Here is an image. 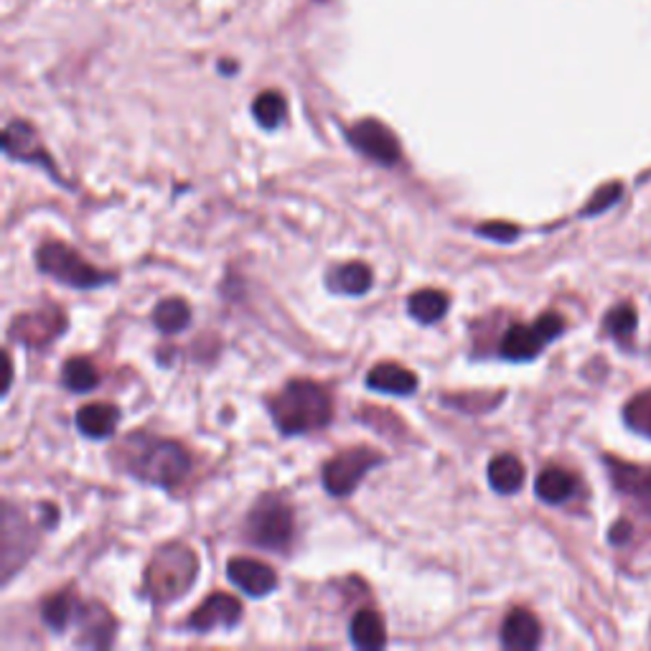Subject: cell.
Here are the masks:
<instances>
[{"label":"cell","instance_id":"1","mask_svg":"<svg viewBox=\"0 0 651 651\" xmlns=\"http://www.w3.org/2000/svg\"><path fill=\"white\" fill-rule=\"evenodd\" d=\"M270 416L283 435H303L323 431L334 418V403L329 390L310 380L288 382L276 397H270Z\"/></svg>","mask_w":651,"mask_h":651},{"label":"cell","instance_id":"2","mask_svg":"<svg viewBox=\"0 0 651 651\" xmlns=\"http://www.w3.org/2000/svg\"><path fill=\"white\" fill-rule=\"evenodd\" d=\"M199 575V560L191 547L171 542L155 550L145 570V593L155 603H171L187 596Z\"/></svg>","mask_w":651,"mask_h":651},{"label":"cell","instance_id":"3","mask_svg":"<svg viewBox=\"0 0 651 651\" xmlns=\"http://www.w3.org/2000/svg\"><path fill=\"white\" fill-rule=\"evenodd\" d=\"M132 473L143 478L145 484L174 488L179 486L191 469V458L187 448L174 441H148L136 450V458L130 461Z\"/></svg>","mask_w":651,"mask_h":651},{"label":"cell","instance_id":"4","mask_svg":"<svg viewBox=\"0 0 651 651\" xmlns=\"http://www.w3.org/2000/svg\"><path fill=\"white\" fill-rule=\"evenodd\" d=\"M295 520L293 509L280 494H268L253 507L247 516V537L257 547L270 552H288L293 542Z\"/></svg>","mask_w":651,"mask_h":651},{"label":"cell","instance_id":"5","mask_svg":"<svg viewBox=\"0 0 651 651\" xmlns=\"http://www.w3.org/2000/svg\"><path fill=\"white\" fill-rule=\"evenodd\" d=\"M36 265H39L43 276L54 278L69 288H81V291H90V288H100L115 280V276H107V272L92 268L85 257L74 253L69 244L64 242H49L39 247Z\"/></svg>","mask_w":651,"mask_h":651},{"label":"cell","instance_id":"6","mask_svg":"<svg viewBox=\"0 0 651 651\" xmlns=\"http://www.w3.org/2000/svg\"><path fill=\"white\" fill-rule=\"evenodd\" d=\"M562 331H565V318L558 314L539 316L537 321L529 326L514 323L505 334V339H501L499 354L509 361H529L535 359L547 344L554 342Z\"/></svg>","mask_w":651,"mask_h":651},{"label":"cell","instance_id":"7","mask_svg":"<svg viewBox=\"0 0 651 651\" xmlns=\"http://www.w3.org/2000/svg\"><path fill=\"white\" fill-rule=\"evenodd\" d=\"M380 463H384V456L372 448L357 446L352 450H344V454L334 456L323 465V488L331 497H349L354 488L359 486V481Z\"/></svg>","mask_w":651,"mask_h":651},{"label":"cell","instance_id":"8","mask_svg":"<svg viewBox=\"0 0 651 651\" xmlns=\"http://www.w3.org/2000/svg\"><path fill=\"white\" fill-rule=\"evenodd\" d=\"M349 140L361 155L376 161L380 166H395V163L403 158V151H399V140L395 132H392L387 125H382L380 120H372V117L354 125L349 130Z\"/></svg>","mask_w":651,"mask_h":651},{"label":"cell","instance_id":"9","mask_svg":"<svg viewBox=\"0 0 651 651\" xmlns=\"http://www.w3.org/2000/svg\"><path fill=\"white\" fill-rule=\"evenodd\" d=\"M242 621V603L229 593H212L191 613L187 626L196 634H212L214 628H234Z\"/></svg>","mask_w":651,"mask_h":651},{"label":"cell","instance_id":"10","mask_svg":"<svg viewBox=\"0 0 651 651\" xmlns=\"http://www.w3.org/2000/svg\"><path fill=\"white\" fill-rule=\"evenodd\" d=\"M62 331H64V316L59 314L56 308L34 310V314L18 316L16 321L11 323V339H13V342L31 346V349H36V346L49 344L51 339L62 334Z\"/></svg>","mask_w":651,"mask_h":651},{"label":"cell","instance_id":"11","mask_svg":"<svg viewBox=\"0 0 651 651\" xmlns=\"http://www.w3.org/2000/svg\"><path fill=\"white\" fill-rule=\"evenodd\" d=\"M227 578L247 596L263 598L278 588V575L270 565L253 558H232L227 562Z\"/></svg>","mask_w":651,"mask_h":651},{"label":"cell","instance_id":"12","mask_svg":"<svg viewBox=\"0 0 651 651\" xmlns=\"http://www.w3.org/2000/svg\"><path fill=\"white\" fill-rule=\"evenodd\" d=\"M3 148L11 158L39 163V166H47L49 171H54L51 158L47 155V151H43V145L39 143V136H36V130L24 120H13L9 128H5Z\"/></svg>","mask_w":651,"mask_h":651},{"label":"cell","instance_id":"13","mask_svg":"<svg viewBox=\"0 0 651 651\" xmlns=\"http://www.w3.org/2000/svg\"><path fill=\"white\" fill-rule=\"evenodd\" d=\"M539 639H542V626H539L535 613H529L527 609L509 611L505 624H501V647L529 651L537 647Z\"/></svg>","mask_w":651,"mask_h":651},{"label":"cell","instance_id":"14","mask_svg":"<svg viewBox=\"0 0 651 651\" xmlns=\"http://www.w3.org/2000/svg\"><path fill=\"white\" fill-rule=\"evenodd\" d=\"M13 522H16L13 509L5 507V512H3V575H5V580L16 573V567L26 560V554L31 552V547H34L31 539L26 542V535H31V527H28L21 516H18V524H13Z\"/></svg>","mask_w":651,"mask_h":651},{"label":"cell","instance_id":"15","mask_svg":"<svg viewBox=\"0 0 651 651\" xmlns=\"http://www.w3.org/2000/svg\"><path fill=\"white\" fill-rule=\"evenodd\" d=\"M367 387L397 397L416 395L418 374L410 372V369L403 365H397V361H382V365H376L372 372L367 374Z\"/></svg>","mask_w":651,"mask_h":651},{"label":"cell","instance_id":"16","mask_svg":"<svg viewBox=\"0 0 651 651\" xmlns=\"http://www.w3.org/2000/svg\"><path fill=\"white\" fill-rule=\"evenodd\" d=\"M79 643L81 647H110L115 636V621L110 616L105 605L100 603H81L79 611Z\"/></svg>","mask_w":651,"mask_h":651},{"label":"cell","instance_id":"17","mask_svg":"<svg viewBox=\"0 0 651 651\" xmlns=\"http://www.w3.org/2000/svg\"><path fill=\"white\" fill-rule=\"evenodd\" d=\"M77 431L92 441L110 438L120 423V410L110 403H90L81 405L77 412Z\"/></svg>","mask_w":651,"mask_h":651},{"label":"cell","instance_id":"18","mask_svg":"<svg viewBox=\"0 0 651 651\" xmlns=\"http://www.w3.org/2000/svg\"><path fill=\"white\" fill-rule=\"evenodd\" d=\"M326 285L339 295H365L372 288V270L365 263H342L326 276Z\"/></svg>","mask_w":651,"mask_h":651},{"label":"cell","instance_id":"19","mask_svg":"<svg viewBox=\"0 0 651 651\" xmlns=\"http://www.w3.org/2000/svg\"><path fill=\"white\" fill-rule=\"evenodd\" d=\"M486 476L497 494H516L524 484V465L516 456L501 454L488 463Z\"/></svg>","mask_w":651,"mask_h":651},{"label":"cell","instance_id":"20","mask_svg":"<svg viewBox=\"0 0 651 651\" xmlns=\"http://www.w3.org/2000/svg\"><path fill=\"white\" fill-rule=\"evenodd\" d=\"M535 492L545 505H562V501H567L575 494V476L565 469L550 465V469H545L537 476Z\"/></svg>","mask_w":651,"mask_h":651},{"label":"cell","instance_id":"21","mask_svg":"<svg viewBox=\"0 0 651 651\" xmlns=\"http://www.w3.org/2000/svg\"><path fill=\"white\" fill-rule=\"evenodd\" d=\"M81 603L77 601V596L69 593V590H62V593L49 596L41 605V618L51 631H66L74 618H79Z\"/></svg>","mask_w":651,"mask_h":651},{"label":"cell","instance_id":"22","mask_svg":"<svg viewBox=\"0 0 651 651\" xmlns=\"http://www.w3.org/2000/svg\"><path fill=\"white\" fill-rule=\"evenodd\" d=\"M352 641L359 649H382L384 641H387V631H384V621L380 613L372 609H361L352 618Z\"/></svg>","mask_w":651,"mask_h":651},{"label":"cell","instance_id":"23","mask_svg":"<svg viewBox=\"0 0 651 651\" xmlns=\"http://www.w3.org/2000/svg\"><path fill=\"white\" fill-rule=\"evenodd\" d=\"M407 310H410V316L416 318L418 323H438L448 310V298L446 293L427 288V291H418L407 298Z\"/></svg>","mask_w":651,"mask_h":651},{"label":"cell","instance_id":"24","mask_svg":"<svg viewBox=\"0 0 651 651\" xmlns=\"http://www.w3.org/2000/svg\"><path fill=\"white\" fill-rule=\"evenodd\" d=\"M191 321V308L187 301L181 298H166L161 301L153 310V323L161 334H179Z\"/></svg>","mask_w":651,"mask_h":651},{"label":"cell","instance_id":"25","mask_svg":"<svg viewBox=\"0 0 651 651\" xmlns=\"http://www.w3.org/2000/svg\"><path fill=\"white\" fill-rule=\"evenodd\" d=\"M253 115L260 128L265 130H276L283 125L285 115H288V102L280 92L268 90L263 94H257V100L253 102Z\"/></svg>","mask_w":651,"mask_h":651},{"label":"cell","instance_id":"26","mask_svg":"<svg viewBox=\"0 0 651 651\" xmlns=\"http://www.w3.org/2000/svg\"><path fill=\"white\" fill-rule=\"evenodd\" d=\"M62 380L66 384V390H72V392H90V390L98 387L100 374H98V369H94V365H92L90 359L74 357V359H69L64 365Z\"/></svg>","mask_w":651,"mask_h":651},{"label":"cell","instance_id":"27","mask_svg":"<svg viewBox=\"0 0 651 651\" xmlns=\"http://www.w3.org/2000/svg\"><path fill=\"white\" fill-rule=\"evenodd\" d=\"M609 463H611V476L616 481L621 492L641 494L647 492V488H651V471L641 473V471H634V465L616 463V461H609Z\"/></svg>","mask_w":651,"mask_h":651},{"label":"cell","instance_id":"28","mask_svg":"<svg viewBox=\"0 0 651 651\" xmlns=\"http://www.w3.org/2000/svg\"><path fill=\"white\" fill-rule=\"evenodd\" d=\"M605 331L616 339H628L636 331V310L631 306H616L605 316Z\"/></svg>","mask_w":651,"mask_h":651},{"label":"cell","instance_id":"29","mask_svg":"<svg viewBox=\"0 0 651 651\" xmlns=\"http://www.w3.org/2000/svg\"><path fill=\"white\" fill-rule=\"evenodd\" d=\"M626 420L631 425L639 427V431L651 435V395H643L636 399L634 405H628Z\"/></svg>","mask_w":651,"mask_h":651},{"label":"cell","instance_id":"30","mask_svg":"<svg viewBox=\"0 0 651 651\" xmlns=\"http://www.w3.org/2000/svg\"><path fill=\"white\" fill-rule=\"evenodd\" d=\"M476 234L488 237V240H494V242L509 244L520 237V229H516L514 225H507V221H488V225L476 227Z\"/></svg>","mask_w":651,"mask_h":651},{"label":"cell","instance_id":"31","mask_svg":"<svg viewBox=\"0 0 651 651\" xmlns=\"http://www.w3.org/2000/svg\"><path fill=\"white\" fill-rule=\"evenodd\" d=\"M621 196V187L618 183H613V187H609V189H603L601 194H598L593 202H590V206L586 209V214H596V212H601V209H609V206L616 202V199Z\"/></svg>","mask_w":651,"mask_h":651},{"label":"cell","instance_id":"32","mask_svg":"<svg viewBox=\"0 0 651 651\" xmlns=\"http://www.w3.org/2000/svg\"><path fill=\"white\" fill-rule=\"evenodd\" d=\"M628 529H631V527H628L626 522H618L616 527H613V532H611V539H613V542H618V539H626V537H628Z\"/></svg>","mask_w":651,"mask_h":651}]
</instances>
